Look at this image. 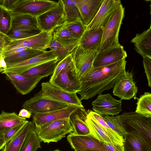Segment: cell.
I'll use <instances>...</instances> for the list:
<instances>
[{
	"label": "cell",
	"instance_id": "cell-22",
	"mask_svg": "<svg viewBox=\"0 0 151 151\" xmlns=\"http://www.w3.org/2000/svg\"><path fill=\"white\" fill-rule=\"evenodd\" d=\"M7 79L10 81L17 91L22 95H25L31 92L42 79L39 78H27L19 74L6 72Z\"/></svg>",
	"mask_w": 151,
	"mask_h": 151
},
{
	"label": "cell",
	"instance_id": "cell-47",
	"mask_svg": "<svg viewBox=\"0 0 151 151\" xmlns=\"http://www.w3.org/2000/svg\"><path fill=\"white\" fill-rule=\"evenodd\" d=\"M27 49V48L19 47L6 51H4L3 56L4 58L20 52Z\"/></svg>",
	"mask_w": 151,
	"mask_h": 151
},
{
	"label": "cell",
	"instance_id": "cell-11",
	"mask_svg": "<svg viewBox=\"0 0 151 151\" xmlns=\"http://www.w3.org/2000/svg\"><path fill=\"white\" fill-rule=\"evenodd\" d=\"M53 33L41 32L36 35L27 38L12 40L4 51L19 47L46 51L52 40Z\"/></svg>",
	"mask_w": 151,
	"mask_h": 151
},
{
	"label": "cell",
	"instance_id": "cell-25",
	"mask_svg": "<svg viewBox=\"0 0 151 151\" xmlns=\"http://www.w3.org/2000/svg\"><path fill=\"white\" fill-rule=\"evenodd\" d=\"M131 42L134 44L137 52L143 57L151 58V25L142 33L136 34Z\"/></svg>",
	"mask_w": 151,
	"mask_h": 151
},
{
	"label": "cell",
	"instance_id": "cell-17",
	"mask_svg": "<svg viewBox=\"0 0 151 151\" xmlns=\"http://www.w3.org/2000/svg\"><path fill=\"white\" fill-rule=\"evenodd\" d=\"M127 54L121 45L98 52L94 60L93 66L98 68L109 65L126 58Z\"/></svg>",
	"mask_w": 151,
	"mask_h": 151
},
{
	"label": "cell",
	"instance_id": "cell-16",
	"mask_svg": "<svg viewBox=\"0 0 151 151\" xmlns=\"http://www.w3.org/2000/svg\"><path fill=\"white\" fill-rule=\"evenodd\" d=\"M121 4L119 0H104L96 16L86 27V29L99 27L104 28Z\"/></svg>",
	"mask_w": 151,
	"mask_h": 151
},
{
	"label": "cell",
	"instance_id": "cell-52",
	"mask_svg": "<svg viewBox=\"0 0 151 151\" xmlns=\"http://www.w3.org/2000/svg\"><path fill=\"white\" fill-rule=\"evenodd\" d=\"M61 151L59 149H57L55 150H52V151Z\"/></svg>",
	"mask_w": 151,
	"mask_h": 151
},
{
	"label": "cell",
	"instance_id": "cell-50",
	"mask_svg": "<svg viewBox=\"0 0 151 151\" xmlns=\"http://www.w3.org/2000/svg\"><path fill=\"white\" fill-rule=\"evenodd\" d=\"M6 144L3 134L0 132V150L3 149Z\"/></svg>",
	"mask_w": 151,
	"mask_h": 151
},
{
	"label": "cell",
	"instance_id": "cell-4",
	"mask_svg": "<svg viewBox=\"0 0 151 151\" xmlns=\"http://www.w3.org/2000/svg\"><path fill=\"white\" fill-rule=\"evenodd\" d=\"M117 116L126 133L139 132L151 142V117H147L135 112H124Z\"/></svg>",
	"mask_w": 151,
	"mask_h": 151
},
{
	"label": "cell",
	"instance_id": "cell-3",
	"mask_svg": "<svg viewBox=\"0 0 151 151\" xmlns=\"http://www.w3.org/2000/svg\"><path fill=\"white\" fill-rule=\"evenodd\" d=\"M35 130L41 142L48 144L57 142L73 131L69 117L47 123Z\"/></svg>",
	"mask_w": 151,
	"mask_h": 151
},
{
	"label": "cell",
	"instance_id": "cell-19",
	"mask_svg": "<svg viewBox=\"0 0 151 151\" xmlns=\"http://www.w3.org/2000/svg\"><path fill=\"white\" fill-rule=\"evenodd\" d=\"M123 137L124 151H151V142L140 132H128Z\"/></svg>",
	"mask_w": 151,
	"mask_h": 151
},
{
	"label": "cell",
	"instance_id": "cell-30",
	"mask_svg": "<svg viewBox=\"0 0 151 151\" xmlns=\"http://www.w3.org/2000/svg\"><path fill=\"white\" fill-rule=\"evenodd\" d=\"M46 51L27 48L20 52L5 57L4 59L7 66L9 65L26 60L40 55Z\"/></svg>",
	"mask_w": 151,
	"mask_h": 151
},
{
	"label": "cell",
	"instance_id": "cell-18",
	"mask_svg": "<svg viewBox=\"0 0 151 151\" xmlns=\"http://www.w3.org/2000/svg\"><path fill=\"white\" fill-rule=\"evenodd\" d=\"M78 107L70 105L58 110L46 113L34 114L33 116V121L35 129L57 120L69 118L71 114Z\"/></svg>",
	"mask_w": 151,
	"mask_h": 151
},
{
	"label": "cell",
	"instance_id": "cell-31",
	"mask_svg": "<svg viewBox=\"0 0 151 151\" xmlns=\"http://www.w3.org/2000/svg\"><path fill=\"white\" fill-rule=\"evenodd\" d=\"M52 39L56 40L63 45L78 42L79 40L72 36L67 27L66 23L55 29L53 33Z\"/></svg>",
	"mask_w": 151,
	"mask_h": 151
},
{
	"label": "cell",
	"instance_id": "cell-21",
	"mask_svg": "<svg viewBox=\"0 0 151 151\" xmlns=\"http://www.w3.org/2000/svg\"><path fill=\"white\" fill-rule=\"evenodd\" d=\"M103 29L99 27L86 29L79 40V45L85 50L98 52L101 43Z\"/></svg>",
	"mask_w": 151,
	"mask_h": 151
},
{
	"label": "cell",
	"instance_id": "cell-36",
	"mask_svg": "<svg viewBox=\"0 0 151 151\" xmlns=\"http://www.w3.org/2000/svg\"><path fill=\"white\" fill-rule=\"evenodd\" d=\"M41 31L36 29H11L6 35L12 40L27 38L36 35Z\"/></svg>",
	"mask_w": 151,
	"mask_h": 151
},
{
	"label": "cell",
	"instance_id": "cell-26",
	"mask_svg": "<svg viewBox=\"0 0 151 151\" xmlns=\"http://www.w3.org/2000/svg\"><path fill=\"white\" fill-rule=\"evenodd\" d=\"M58 62L57 59L39 64L19 74L27 78L42 79L52 75Z\"/></svg>",
	"mask_w": 151,
	"mask_h": 151
},
{
	"label": "cell",
	"instance_id": "cell-12",
	"mask_svg": "<svg viewBox=\"0 0 151 151\" xmlns=\"http://www.w3.org/2000/svg\"><path fill=\"white\" fill-rule=\"evenodd\" d=\"M97 53L95 51L85 50L79 45L70 53L80 80L93 68V63Z\"/></svg>",
	"mask_w": 151,
	"mask_h": 151
},
{
	"label": "cell",
	"instance_id": "cell-44",
	"mask_svg": "<svg viewBox=\"0 0 151 151\" xmlns=\"http://www.w3.org/2000/svg\"><path fill=\"white\" fill-rule=\"evenodd\" d=\"M108 151H124L123 145L101 141Z\"/></svg>",
	"mask_w": 151,
	"mask_h": 151
},
{
	"label": "cell",
	"instance_id": "cell-23",
	"mask_svg": "<svg viewBox=\"0 0 151 151\" xmlns=\"http://www.w3.org/2000/svg\"><path fill=\"white\" fill-rule=\"evenodd\" d=\"M90 133L100 141L123 145L124 142L113 137L88 114L86 121Z\"/></svg>",
	"mask_w": 151,
	"mask_h": 151
},
{
	"label": "cell",
	"instance_id": "cell-46",
	"mask_svg": "<svg viewBox=\"0 0 151 151\" xmlns=\"http://www.w3.org/2000/svg\"><path fill=\"white\" fill-rule=\"evenodd\" d=\"M17 0H0V6L11 11Z\"/></svg>",
	"mask_w": 151,
	"mask_h": 151
},
{
	"label": "cell",
	"instance_id": "cell-49",
	"mask_svg": "<svg viewBox=\"0 0 151 151\" xmlns=\"http://www.w3.org/2000/svg\"><path fill=\"white\" fill-rule=\"evenodd\" d=\"M7 67L6 63L2 56L0 60V73L4 71L7 68Z\"/></svg>",
	"mask_w": 151,
	"mask_h": 151
},
{
	"label": "cell",
	"instance_id": "cell-28",
	"mask_svg": "<svg viewBox=\"0 0 151 151\" xmlns=\"http://www.w3.org/2000/svg\"><path fill=\"white\" fill-rule=\"evenodd\" d=\"M11 29H38L37 17L26 14H13Z\"/></svg>",
	"mask_w": 151,
	"mask_h": 151
},
{
	"label": "cell",
	"instance_id": "cell-13",
	"mask_svg": "<svg viewBox=\"0 0 151 151\" xmlns=\"http://www.w3.org/2000/svg\"><path fill=\"white\" fill-rule=\"evenodd\" d=\"M42 94L44 96L59 102L70 105L84 107L76 93H70L54 86L49 81L41 84Z\"/></svg>",
	"mask_w": 151,
	"mask_h": 151
},
{
	"label": "cell",
	"instance_id": "cell-9",
	"mask_svg": "<svg viewBox=\"0 0 151 151\" xmlns=\"http://www.w3.org/2000/svg\"><path fill=\"white\" fill-rule=\"evenodd\" d=\"M122 100H116L109 93L100 94L92 102L94 111L101 116H117L122 110Z\"/></svg>",
	"mask_w": 151,
	"mask_h": 151
},
{
	"label": "cell",
	"instance_id": "cell-38",
	"mask_svg": "<svg viewBox=\"0 0 151 151\" xmlns=\"http://www.w3.org/2000/svg\"><path fill=\"white\" fill-rule=\"evenodd\" d=\"M88 115L96 120L109 134L116 138L124 142L123 137L119 135L111 129L103 119L101 116L92 110H88Z\"/></svg>",
	"mask_w": 151,
	"mask_h": 151
},
{
	"label": "cell",
	"instance_id": "cell-32",
	"mask_svg": "<svg viewBox=\"0 0 151 151\" xmlns=\"http://www.w3.org/2000/svg\"><path fill=\"white\" fill-rule=\"evenodd\" d=\"M136 99L137 101L135 112L147 117H151V93L145 92Z\"/></svg>",
	"mask_w": 151,
	"mask_h": 151
},
{
	"label": "cell",
	"instance_id": "cell-43",
	"mask_svg": "<svg viewBox=\"0 0 151 151\" xmlns=\"http://www.w3.org/2000/svg\"><path fill=\"white\" fill-rule=\"evenodd\" d=\"M143 58V66L148 81V86L151 88V58L147 57Z\"/></svg>",
	"mask_w": 151,
	"mask_h": 151
},
{
	"label": "cell",
	"instance_id": "cell-48",
	"mask_svg": "<svg viewBox=\"0 0 151 151\" xmlns=\"http://www.w3.org/2000/svg\"><path fill=\"white\" fill-rule=\"evenodd\" d=\"M32 112L30 111L23 108L21 109L18 115L20 117L25 118H29L31 117Z\"/></svg>",
	"mask_w": 151,
	"mask_h": 151
},
{
	"label": "cell",
	"instance_id": "cell-34",
	"mask_svg": "<svg viewBox=\"0 0 151 151\" xmlns=\"http://www.w3.org/2000/svg\"><path fill=\"white\" fill-rule=\"evenodd\" d=\"M67 22L79 20L82 21L80 12L73 0H62Z\"/></svg>",
	"mask_w": 151,
	"mask_h": 151
},
{
	"label": "cell",
	"instance_id": "cell-53",
	"mask_svg": "<svg viewBox=\"0 0 151 151\" xmlns=\"http://www.w3.org/2000/svg\"></svg>",
	"mask_w": 151,
	"mask_h": 151
},
{
	"label": "cell",
	"instance_id": "cell-45",
	"mask_svg": "<svg viewBox=\"0 0 151 151\" xmlns=\"http://www.w3.org/2000/svg\"><path fill=\"white\" fill-rule=\"evenodd\" d=\"M12 41L6 35L0 32V48L4 49Z\"/></svg>",
	"mask_w": 151,
	"mask_h": 151
},
{
	"label": "cell",
	"instance_id": "cell-1",
	"mask_svg": "<svg viewBox=\"0 0 151 151\" xmlns=\"http://www.w3.org/2000/svg\"><path fill=\"white\" fill-rule=\"evenodd\" d=\"M126 58L116 63L98 68H93L80 80L81 87L78 92L80 100H87L113 88L126 72Z\"/></svg>",
	"mask_w": 151,
	"mask_h": 151
},
{
	"label": "cell",
	"instance_id": "cell-2",
	"mask_svg": "<svg viewBox=\"0 0 151 151\" xmlns=\"http://www.w3.org/2000/svg\"><path fill=\"white\" fill-rule=\"evenodd\" d=\"M124 12V8L121 4L103 29L101 43L98 52L121 45L119 41V34Z\"/></svg>",
	"mask_w": 151,
	"mask_h": 151
},
{
	"label": "cell",
	"instance_id": "cell-41",
	"mask_svg": "<svg viewBox=\"0 0 151 151\" xmlns=\"http://www.w3.org/2000/svg\"><path fill=\"white\" fill-rule=\"evenodd\" d=\"M73 61L72 55L71 53H70L57 63L54 73L50 77L49 81L50 82L54 80L61 70L68 65Z\"/></svg>",
	"mask_w": 151,
	"mask_h": 151
},
{
	"label": "cell",
	"instance_id": "cell-37",
	"mask_svg": "<svg viewBox=\"0 0 151 151\" xmlns=\"http://www.w3.org/2000/svg\"><path fill=\"white\" fill-rule=\"evenodd\" d=\"M66 25L72 36L77 39L80 40L86 30V27L81 20L67 22Z\"/></svg>",
	"mask_w": 151,
	"mask_h": 151
},
{
	"label": "cell",
	"instance_id": "cell-51",
	"mask_svg": "<svg viewBox=\"0 0 151 151\" xmlns=\"http://www.w3.org/2000/svg\"><path fill=\"white\" fill-rule=\"evenodd\" d=\"M4 49L0 48V60L1 58L3 56V54Z\"/></svg>",
	"mask_w": 151,
	"mask_h": 151
},
{
	"label": "cell",
	"instance_id": "cell-35",
	"mask_svg": "<svg viewBox=\"0 0 151 151\" xmlns=\"http://www.w3.org/2000/svg\"><path fill=\"white\" fill-rule=\"evenodd\" d=\"M13 14L11 12L0 6V32L6 35L11 28Z\"/></svg>",
	"mask_w": 151,
	"mask_h": 151
},
{
	"label": "cell",
	"instance_id": "cell-24",
	"mask_svg": "<svg viewBox=\"0 0 151 151\" xmlns=\"http://www.w3.org/2000/svg\"><path fill=\"white\" fill-rule=\"evenodd\" d=\"M88 111L84 107H78L69 117L73 129V132L78 135H86L90 134L86 121Z\"/></svg>",
	"mask_w": 151,
	"mask_h": 151
},
{
	"label": "cell",
	"instance_id": "cell-39",
	"mask_svg": "<svg viewBox=\"0 0 151 151\" xmlns=\"http://www.w3.org/2000/svg\"><path fill=\"white\" fill-rule=\"evenodd\" d=\"M109 127L119 135L123 136L126 133L122 127L118 116H101Z\"/></svg>",
	"mask_w": 151,
	"mask_h": 151
},
{
	"label": "cell",
	"instance_id": "cell-42",
	"mask_svg": "<svg viewBox=\"0 0 151 151\" xmlns=\"http://www.w3.org/2000/svg\"><path fill=\"white\" fill-rule=\"evenodd\" d=\"M28 121L26 120L11 128L4 133L3 134L6 143L13 138Z\"/></svg>",
	"mask_w": 151,
	"mask_h": 151
},
{
	"label": "cell",
	"instance_id": "cell-33",
	"mask_svg": "<svg viewBox=\"0 0 151 151\" xmlns=\"http://www.w3.org/2000/svg\"><path fill=\"white\" fill-rule=\"evenodd\" d=\"M41 142L35 129H34L26 137L19 151H37L41 148Z\"/></svg>",
	"mask_w": 151,
	"mask_h": 151
},
{
	"label": "cell",
	"instance_id": "cell-29",
	"mask_svg": "<svg viewBox=\"0 0 151 151\" xmlns=\"http://www.w3.org/2000/svg\"><path fill=\"white\" fill-rule=\"evenodd\" d=\"M26 120V118L19 116L14 112H7L3 110L0 114V132L4 134L11 128Z\"/></svg>",
	"mask_w": 151,
	"mask_h": 151
},
{
	"label": "cell",
	"instance_id": "cell-7",
	"mask_svg": "<svg viewBox=\"0 0 151 151\" xmlns=\"http://www.w3.org/2000/svg\"><path fill=\"white\" fill-rule=\"evenodd\" d=\"M70 105L44 96L41 90L33 97L26 101L22 104V107L34 114L58 110Z\"/></svg>",
	"mask_w": 151,
	"mask_h": 151
},
{
	"label": "cell",
	"instance_id": "cell-6",
	"mask_svg": "<svg viewBox=\"0 0 151 151\" xmlns=\"http://www.w3.org/2000/svg\"><path fill=\"white\" fill-rule=\"evenodd\" d=\"M53 85L70 93H77L81 84L73 61L61 70L56 77L50 82Z\"/></svg>",
	"mask_w": 151,
	"mask_h": 151
},
{
	"label": "cell",
	"instance_id": "cell-40",
	"mask_svg": "<svg viewBox=\"0 0 151 151\" xmlns=\"http://www.w3.org/2000/svg\"><path fill=\"white\" fill-rule=\"evenodd\" d=\"M79 45V42L68 45H61L55 50L57 56V60L59 62L70 53Z\"/></svg>",
	"mask_w": 151,
	"mask_h": 151
},
{
	"label": "cell",
	"instance_id": "cell-20",
	"mask_svg": "<svg viewBox=\"0 0 151 151\" xmlns=\"http://www.w3.org/2000/svg\"><path fill=\"white\" fill-rule=\"evenodd\" d=\"M86 26L93 20L104 0H73Z\"/></svg>",
	"mask_w": 151,
	"mask_h": 151
},
{
	"label": "cell",
	"instance_id": "cell-27",
	"mask_svg": "<svg viewBox=\"0 0 151 151\" xmlns=\"http://www.w3.org/2000/svg\"><path fill=\"white\" fill-rule=\"evenodd\" d=\"M35 129L33 123L28 121L21 130L6 144L2 151H19L28 134Z\"/></svg>",
	"mask_w": 151,
	"mask_h": 151
},
{
	"label": "cell",
	"instance_id": "cell-14",
	"mask_svg": "<svg viewBox=\"0 0 151 151\" xmlns=\"http://www.w3.org/2000/svg\"><path fill=\"white\" fill-rule=\"evenodd\" d=\"M57 59L55 51H46L41 55L27 60L7 66L2 73L11 72L19 74L39 64Z\"/></svg>",
	"mask_w": 151,
	"mask_h": 151
},
{
	"label": "cell",
	"instance_id": "cell-10",
	"mask_svg": "<svg viewBox=\"0 0 151 151\" xmlns=\"http://www.w3.org/2000/svg\"><path fill=\"white\" fill-rule=\"evenodd\" d=\"M71 148L75 151H108L100 141L90 133L86 135H78L73 132L67 137Z\"/></svg>",
	"mask_w": 151,
	"mask_h": 151
},
{
	"label": "cell",
	"instance_id": "cell-5",
	"mask_svg": "<svg viewBox=\"0 0 151 151\" xmlns=\"http://www.w3.org/2000/svg\"><path fill=\"white\" fill-rule=\"evenodd\" d=\"M38 27L41 32H53L58 27L67 23L62 0L57 5L37 17Z\"/></svg>",
	"mask_w": 151,
	"mask_h": 151
},
{
	"label": "cell",
	"instance_id": "cell-8",
	"mask_svg": "<svg viewBox=\"0 0 151 151\" xmlns=\"http://www.w3.org/2000/svg\"><path fill=\"white\" fill-rule=\"evenodd\" d=\"M58 2L49 0H18L11 12L13 15L26 14L37 17L55 7Z\"/></svg>",
	"mask_w": 151,
	"mask_h": 151
},
{
	"label": "cell",
	"instance_id": "cell-15",
	"mask_svg": "<svg viewBox=\"0 0 151 151\" xmlns=\"http://www.w3.org/2000/svg\"><path fill=\"white\" fill-rule=\"evenodd\" d=\"M138 88L134 81L132 72L126 71L125 74L115 83L113 87L114 95L123 99H135Z\"/></svg>",
	"mask_w": 151,
	"mask_h": 151
}]
</instances>
